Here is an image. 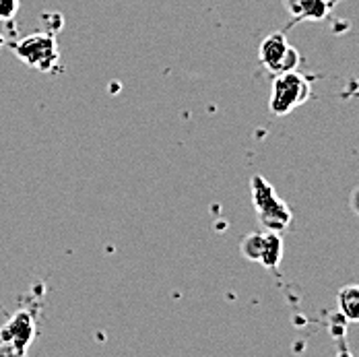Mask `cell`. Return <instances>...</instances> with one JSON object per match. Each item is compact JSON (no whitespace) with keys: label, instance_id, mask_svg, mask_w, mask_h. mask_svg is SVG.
Returning <instances> with one entry per match:
<instances>
[{"label":"cell","instance_id":"obj_6","mask_svg":"<svg viewBox=\"0 0 359 357\" xmlns=\"http://www.w3.org/2000/svg\"><path fill=\"white\" fill-rule=\"evenodd\" d=\"M283 4L295 21H320L332 6L330 0H283Z\"/></svg>","mask_w":359,"mask_h":357},{"label":"cell","instance_id":"obj_1","mask_svg":"<svg viewBox=\"0 0 359 357\" xmlns=\"http://www.w3.org/2000/svg\"><path fill=\"white\" fill-rule=\"evenodd\" d=\"M252 190V205L256 209L258 221L266 231H277L283 234L291 225V209L283 198H279V194L275 192L273 184L264 176L256 174L250 180Z\"/></svg>","mask_w":359,"mask_h":357},{"label":"cell","instance_id":"obj_7","mask_svg":"<svg viewBox=\"0 0 359 357\" xmlns=\"http://www.w3.org/2000/svg\"><path fill=\"white\" fill-rule=\"evenodd\" d=\"M339 314L347 322H359V283L341 287L337 295Z\"/></svg>","mask_w":359,"mask_h":357},{"label":"cell","instance_id":"obj_3","mask_svg":"<svg viewBox=\"0 0 359 357\" xmlns=\"http://www.w3.org/2000/svg\"><path fill=\"white\" fill-rule=\"evenodd\" d=\"M36 339V322L32 312L19 310L11 321L0 326V356H25Z\"/></svg>","mask_w":359,"mask_h":357},{"label":"cell","instance_id":"obj_5","mask_svg":"<svg viewBox=\"0 0 359 357\" xmlns=\"http://www.w3.org/2000/svg\"><path fill=\"white\" fill-rule=\"evenodd\" d=\"M17 56L29 65L32 69L41 72H50L58 65V46L56 39L48 34H36V36L25 37L15 46Z\"/></svg>","mask_w":359,"mask_h":357},{"label":"cell","instance_id":"obj_8","mask_svg":"<svg viewBox=\"0 0 359 357\" xmlns=\"http://www.w3.org/2000/svg\"><path fill=\"white\" fill-rule=\"evenodd\" d=\"M283 260V240L281 234L277 231H266L264 234V248L260 256V264L266 269H277Z\"/></svg>","mask_w":359,"mask_h":357},{"label":"cell","instance_id":"obj_9","mask_svg":"<svg viewBox=\"0 0 359 357\" xmlns=\"http://www.w3.org/2000/svg\"><path fill=\"white\" fill-rule=\"evenodd\" d=\"M262 248H264V234H248V236L242 240V246H240L242 254H244L246 260H250V262H260Z\"/></svg>","mask_w":359,"mask_h":357},{"label":"cell","instance_id":"obj_4","mask_svg":"<svg viewBox=\"0 0 359 357\" xmlns=\"http://www.w3.org/2000/svg\"><path fill=\"white\" fill-rule=\"evenodd\" d=\"M258 58H260V65L271 74L297 71V65H299V52L289 43L287 36L283 32L269 34L260 41Z\"/></svg>","mask_w":359,"mask_h":357},{"label":"cell","instance_id":"obj_10","mask_svg":"<svg viewBox=\"0 0 359 357\" xmlns=\"http://www.w3.org/2000/svg\"><path fill=\"white\" fill-rule=\"evenodd\" d=\"M19 0H0V19H11L17 13Z\"/></svg>","mask_w":359,"mask_h":357},{"label":"cell","instance_id":"obj_2","mask_svg":"<svg viewBox=\"0 0 359 357\" xmlns=\"http://www.w3.org/2000/svg\"><path fill=\"white\" fill-rule=\"evenodd\" d=\"M310 81L297 71L281 72L273 79V93H271V112L275 116H287L295 107L304 106L310 100Z\"/></svg>","mask_w":359,"mask_h":357},{"label":"cell","instance_id":"obj_11","mask_svg":"<svg viewBox=\"0 0 359 357\" xmlns=\"http://www.w3.org/2000/svg\"><path fill=\"white\" fill-rule=\"evenodd\" d=\"M349 205H351V211L359 217V186L351 190V196H349Z\"/></svg>","mask_w":359,"mask_h":357}]
</instances>
